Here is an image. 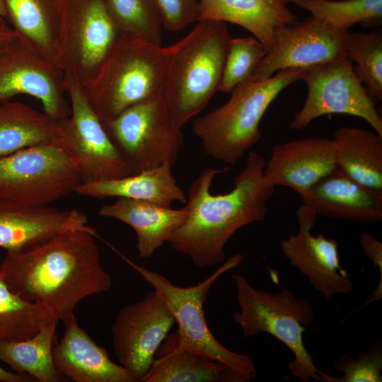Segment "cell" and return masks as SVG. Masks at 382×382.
Segmentation results:
<instances>
[{
    "instance_id": "e575fe53",
    "label": "cell",
    "mask_w": 382,
    "mask_h": 382,
    "mask_svg": "<svg viewBox=\"0 0 382 382\" xmlns=\"http://www.w3.org/2000/svg\"><path fill=\"white\" fill-rule=\"evenodd\" d=\"M163 28L176 32L192 23L199 18L198 0H156Z\"/></svg>"
},
{
    "instance_id": "30bf717a",
    "label": "cell",
    "mask_w": 382,
    "mask_h": 382,
    "mask_svg": "<svg viewBox=\"0 0 382 382\" xmlns=\"http://www.w3.org/2000/svg\"><path fill=\"white\" fill-rule=\"evenodd\" d=\"M120 34L104 0H62L54 63L65 76L83 86Z\"/></svg>"
},
{
    "instance_id": "ac0fdd59",
    "label": "cell",
    "mask_w": 382,
    "mask_h": 382,
    "mask_svg": "<svg viewBox=\"0 0 382 382\" xmlns=\"http://www.w3.org/2000/svg\"><path fill=\"white\" fill-rule=\"evenodd\" d=\"M335 168L333 139L313 137L274 145L263 174L268 185L290 187L299 195Z\"/></svg>"
},
{
    "instance_id": "4fadbf2b",
    "label": "cell",
    "mask_w": 382,
    "mask_h": 382,
    "mask_svg": "<svg viewBox=\"0 0 382 382\" xmlns=\"http://www.w3.org/2000/svg\"><path fill=\"white\" fill-rule=\"evenodd\" d=\"M21 94L38 99L43 111L57 121L71 114L64 72L16 33L0 48V103Z\"/></svg>"
},
{
    "instance_id": "cb8c5ba5",
    "label": "cell",
    "mask_w": 382,
    "mask_h": 382,
    "mask_svg": "<svg viewBox=\"0 0 382 382\" xmlns=\"http://www.w3.org/2000/svg\"><path fill=\"white\" fill-rule=\"evenodd\" d=\"M141 382H243L224 364L179 348L173 332L157 349Z\"/></svg>"
},
{
    "instance_id": "5bb4252c",
    "label": "cell",
    "mask_w": 382,
    "mask_h": 382,
    "mask_svg": "<svg viewBox=\"0 0 382 382\" xmlns=\"http://www.w3.org/2000/svg\"><path fill=\"white\" fill-rule=\"evenodd\" d=\"M175 323L171 309L156 289L141 300L124 306L110 329L114 353L120 364L141 381Z\"/></svg>"
},
{
    "instance_id": "603a6c76",
    "label": "cell",
    "mask_w": 382,
    "mask_h": 382,
    "mask_svg": "<svg viewBox=\"0 0 382 382\" xmlns=\"http://www.w3.org/2000/svg\"><path fill=\"white\" fill-rule=\"evenodd\" d=\"M171 167L163 164L118 179L81 183L74 192L98 199L127 197L166 207H171L175 202L185 204L187 198L173 175Z\"/></svg>"
},
{
    "instance_id": "f35d334b",
    "label": "cell",
    "mask_w": 382,
    "mask_h": 382,
    "mask_svg": "<svg viewBox=\"0 0 382 382\" xmlns=\"http://www.w3.org/2000/svg\"><path fill=\"white\" fill-rule=\"evenodd\" d=\"M6 20V12L3 1L0 0V28H4L7 26Z\"/></svg>"
},
{
    "instance_id": "7c38bea8",
    "label": "cell",
    "mask_w": 382,
    "mask_h": 382,
    "mask_svg": "<svg viewBox=\"0 0 382 382\" xmlns=\"http://www.w3.org/2000/svg\"><path fill=\"white\" fill-rule=\"evenodd\" d=\"M347 56L304 69L301 80L308 93L303 107L289 124L293 130L306 128L322 115L347 114L366 121L382 137V119Z\"/></svg>"
},
{
    "instance_id": "52a82bcc",
    "label": "cell",
    "mask_w": 382,
    "mask_h": 382,
    "mask_svg": "<svg viewBox=\"0 0 382 382\" xmlns=\"http://www.w3.org/2000/svg\"><path fill=\"white\" fill-rule=\"evenodd\" d=\"M121 257L165 299L178 325L173 335L179 348L222 363L243 382L255 377L256 369L248 356L227 349L216 339L208 327L203 309L212 286L221 275L243 262L242 254L234 255L205 279L186 287L177 286L165 276Z\"/></svg>"
},
{
    "instance_id": "8fae6325",
    "label": "cell",
    "mask_w": 382,
    "mask_h": 382,
    "mask_svg": "<svg viewBox=\"0 0 382 382\" xmlns=\"http://www.w3.org/2000/svg\"><path fill=\"white\" fill-rule=\"evenodd\" d=\"M71 114L58 121V144L72 160L81 183L131 175L125 161L90 105L82 86L64 75Z\"/></svg>"
},
{
    "instance_id": "d6986e66",
    "label": "cell",
    "mask_w": 382,
    "mask_h": 382,
    "mask_svg": "<svg viewBox=\"0 0 382 382\" xmlns=\"http://www.w3.org/2000/svg\"><path fill=\"white\" fill-rule=\"evenodd\" d=\"M61 340L53 346L52 358L59 374L74 382H137L138 378L98 345L76 318L64 325Z\"/></svg>"
},
{
    "instance_id": "836d02e7",
    "label": "cell",
    "mask_w": 382,
    "mask_h": 382,
    "mask_svg": "<svg viewBox=\"0 0 382 382\" xmlns=\"http://www.w3.org/2000/svg\"><path fill=\"white\" fill-rule=\"evenodd\" d=\"M341 377L322 373L318 382H381L382 381V349L380 341L359 352L357 359L342 354L334 363Z\"/></svg>"
},
{
    "instance_id": "d590c367",
    "label": "cell",
    "mask_w": 382,
    "mask_h": 382,
    "mask_svg": "<svg viewBox=\"0 0 382 382\" xmlns=\"http://www.w3.org/2000/svg\"><path fill=\"white\" fill-rule=\"evenodd\" d=\"M360 245L364 254L380 272L378 284L369 295L367 301L361 307L362 308L373 301H379L382 298V243L371 233L363 232L360 236Z\"/></svg>"
},
{
    "instance_id": "7402d4cb",
    "label": "cell",
    "mask_w": 382,
    "mask_h": 382,
    "mask_svg": "<svg viewBox=\"0 0 382 382\" xmlns=\"http://www.w3.org/2000/svg\"><path fill=\"white\" fill-rule=\"evenodd\" d=\"M198 21L214 20L238 25L270 51L276 28L296 21L287 6L291 0H198Z\"/></svg>"
},
{
    "instance_id": "f546056e",
    "label": "cell",
    "mask_w": 382,
    "mask_h": 382,
    "mask_svg": "<svg viewBox=\"0 0 382 382\" xmlns=\"http://www.w3.org/2000/svg\"><path fill=\"white\" fill-rule=\"evenodd\" d=\"M331 30L345 34L357 23L381 25L382 0H291Z\"/></svg>"
},
{
    "instance_id": "83f0119b",
    "label": "cell",
    "mask_w": 382,
    "mask_h": 382,
    "mask_svg": "<svg viewBox=\"0 0 382 382\" xmlns=\"http://www.w3.org/2000/svg\"><path fill=\"white\" fill-rule=\"evenodd\" d=\"M59 320L43 326L35 335L21 340L0 341V360L16 373L39 382H58L63 376L56 370L52 351Z\"/></svg>"
},
{
    "instance_id": "8d00e7d4",
    "label": "cell",
    "mask_w": 382,
    "mask_h": 382,
    "mask_svg": "<svg viewBox=\"0 0 382 382\" xmlns=\"http://www.w3.org/2000/svg\"><path fill=\"white\" fill-rule=\"evenodd\" d=\"M0 381L2 382H30L35 380L25 375L9 371L0 366Z\"/></svg>"
},
{
    "instance_id": "f1b7e54d",
    "label": "cell",
    "mask_w": 382,
    "mask_h": 382,
    "mask_svg": "<svg viewBox=\"0 0 382 382\" xmlns=\"http://www.w3.org/2000/svg\"><path fill=\"white\" fill-rule=\"evenodd\" d=\"M54 319L58 320L50 308L25 301L0 275V341L30 338Z\"/></svg>"
},
{
    "instance_id": "3957f363",
    "label": "cell",
    "mask_w": 382,
    "mask_h": 382,
    "mask_svg": "<svg viewBox=\"0 0 382 382\" xmlns=\"http://www.w3.org/2000/svg\"><path fill=\"white\" fill-rule=\"evenodd\" d=\"M231 37L226 23L203 20L167 47L164 93L178 127L198 115L219 90Z\"/></svg>"
},
{
    "instance_id": "9c48e42d",
    "label": "cell",
    "mask_w": 382,
    "mask_h": 382,
    "mask_svg": "<svg viewBox=\"0 0 382 382\" xmlns=\"http://www.w3.org/2000/svg\"><path fill=\"white\" fill-rule=\"evenodd\" d=\"M81 183L76 166L56 143L39 144L0 158V198L48 205Z\"/></svg>"
},
{
    "instance_id": "6da1fadb",
    "label": "cell",
    "mask_w": 382,
    "mask_h": 382,
    "mask_svg": "<svg viewBox=\"0 0 382 382\" xmlns=\"http://www.w3.org/2000/svg\"><path fill=\"white\" fill-rule=\"evenodd\" d=\"M96 230H71L26 252H7L0 275L29 302L50 308L64 325L83 299L108 291L112 278L103 267Z\"/></svg>"
},
{
    "instance_id": "44dd1931",
    "label": "cell",
    "mask_w": 382,
    "mask_h": 382,
    "mask_svg": "<svg viewBox=\"0 0 382 382\" xmlns=\"http://www.w3.org/2000/svg\"><path fill=\"white\" fill-rule=\"evenodd\" d=\"M98 214L131 226L137 234V249L141 258H149L186 219L187 209L160 206L146 201L117 197L103 205Z\"/></svg>"
},
{
    "instance_id": "4dcf8cb0",
    "label": "cell",
    "mask_w": 382,
    "mask_h": 382,
    "mask_svg": "<svg viewBox=\"0 0 382 382\" xmlns=\"http://www.w3.org/2000/svg\"><path fill=\"white\" fill-rule=\"evenodd\" d=\"M347 56L357 63L353 70L376 105L382 100V31L345 34Z\"/></svg>"
},
{
    "instance_id": "484cf974",
    "label": "cell",
    "mask_w": 382,
    "mask_h": 382,
    "mask_svg": "<svg viewBox=\"0 0 382 382\" xmlns=\"http://www.w3.org/2000/svg\"><path fill=\"white\" fill-rule=\"evenodd\" d=\"M337 168L362 186L382 193V137L358 127H343L334 134Z\"/></svg>"
},
{
    "instance_id": "d4e9b609",
    "label": "cell",
    "mask_w": 382,
    "mask_h": 382,
    "mask_svg": "<svg viewBox=\"0 0 382 382\" xmlns=\"http://www.w3.org/2000/svg\"><path fill=\"white\" fill-rule=\"evenodd\" d=\"M13 30L37 53L54 62L62 0H2Z\"/></svg>"
},
{
    "instance_id": "5b68a950",
    "label": "cell",
    "mask_w": 382,
    "mask_h": 382,
    "mask_svg": "<svg viewBox=\"0 0 382 382\" xmlns=\"http://www.w3.org/2000/svg\"><path fill=\"white\" fill-rule=\"evenodd\" d=\"M304 68L281 70L247 81L224 105L196 118L192 131L204 152L227 165L236 164L261 138L260 124L270 104L288 86L301 80Z\"/></svg>"
},
{
    "instance_id": "4316f807",
    "label": "cell",
    "mask_w": 382,
    "mask_h": 382,
    "mask_svg": "<svg viewBox=\"0 0 382 382\" xmlns=\"http://www.w3.org/2000/svg\"><path fill=\"white\" fill-rule=\"evenodd\" d=\"M52 143L58 144V121L23 103H0V158Z\"/></svg>"
},
{
    "instance_id": "d6a6232c",
    "label": "cell",
    "mask_w": 382,
    "mask_h": 382,
    "mask_svg": "<svg viewBox=\"0 0 382 382\" xmlns=\"http://www.w3.org/2000/svg\"><path fill=\"white\" fill-rule=\"evenodd\" d=\"M267 52V47L255 37H231L218 91L231 94L246 83Z\"/></svg>"
},
{
    "instance_id": "74e56055",
    "label": "cell",
    "mask_w": 382,
    "mask_h": 382,
    "mask_svg": "<svg viewBox=\"0 0 382 382\" xmlns=\"http://www.w3.org/2000/svg\"><path fill=\"white\" fill-rule=\"evenodd\" d=\"M16 32L8 25L0 28V48L6 43L14 35Z\"/></svg>"
},
{
    "instance_id": "ffe728a7",
    "label": "cell",
    "mask_w": 382,
    "mask_h": 382,
    "mask_svg": "<svg viewBox=\"0 0 382 382\" xmlns=\"http://www.w3.org/2000/svg\"><path fill=\"white\" fill-rule=\"evenodd\" d=\"M299 197L302 204L317 214L366 224L382 221V193L362 186L337 168Z\"/></svg>"
},
{
    "instance_id": "1f68e13d",
    "label": "cell",
    "mask_w": 382,
    "mask_h": 382,
    "mask_svg": "<svg viewBox=\"0 0 382 382\" xmlns=\"http://www.w3.org/2000/svg\"><path fill=\"white\" fill-rule=\"evenodd\" d=\"M121 34L161 45L162 18L156 0H104Z\"/></svg>"
},
{
    "instance_id": "9a60e30c",
    "label": "cell",
    "mask_w": 382,
    "mask_h": 382,
    "mask_svg": "<svg viewBox=\"0 0 382 382\" xmlns=\"http://www.w3.org/2000/svg\"><path fill=\"white\" fill-rule=\"evenodd\" d=\"M298 232L280 242L283 255L305 275L310 284L329 301L337 294L353 290L350 275L340 265L338 243L322 233L313 235L317 214L301 204L296 211Z\"/></svg>"
},
{
    "instance_id": "8992f818",
    "label": "cell",
    "mask_w": 382,
    "mask_h": 382,
    "mask_svg": "<svg viewBox=\"0 0 382 382\" xmlns=\"http://www.w3.org/2000/svg\"><path fill=\"white\" fill-rule=\"evenodd\" d=\"M240 310L233 314L245 338L259 332L275 337L294 354L289 364L291 374L303 382L318 380L322 374L303 342L305 328L314 320L311 304L289 289L273 293L254 288L242 274L232 276Z\"/></svg>"
},
{
    "instance_id": "7a4b0ae2",
    "label": "cell",
    "mask_w": 382,
    "mask_h": 382,
    "mask_svg": "<svg viewBox=\"0 0 382 382\" xmlns=\"http://www.w3.org/2000/svg\"><path fill=\"white\" fill-rule=\"evenodd\" d=\"M265 162L258 153L249 151L233 189L224 195H212L210 187L214 178L227 172L229 166L202 170L189 189L186 219L169 239L172 248L199 267L221 263L226 257L225 245L234 233L246 225L263 221L267 215L268 201L275 187L265 180Z\"/></svg>"
},
{
    "instance_id": "ba28073f",
    "label": "cell",
    "mask_w": 382,
    "mask_h": 382,
    "mask_svg": "<svg viewBox=\"0 0 382 382\" xmlns=\"http://www.w3.org/2000/svg\"><path fill=\"white\" fill-rule=\"evenodd\" d=\"M102 124L132 174L163 164L173 166L184 141L164 92Z\"/></svg>"
},
{
    "instance_id": "277c9868",
    "label": "cell",
    "mask_w": 382,
    "mask_h": 382,
    "mask_svg": "<svg viewBox=\"0 0 382 382\" xmlns=\"http://www.w3.org/2000/svg\"><path fill=\"white\" fill-rule=\"evenodd\" d=\"M167 47L120 34L89 81L84 94L102 123L164 92Z\"/></svg>"
},
{
    "instance_id": "e0dca14e",
    "label": "cell",
    "mask_w": 382,
    "mask_h": 382,
    "mask_svg": "<svg viewBox=\"0 0 382 382\" xmlns=\"http://www.w3.org/2000/svg\"><path fill=\"white\" fill-rule=\"evenodd\" d=\"M81 211L61 210L0 198V247L7 252L30 250L61 233L94 230Z\"/></svg>"
},
{
    "instance_id": "2e32d148",
    "label": "cell",
    "mask_w": 382,
    "mask_h": 382,
    "mask_svg": "<svg viewBox=\"0 0 382 382\" xmlns=\"http://www.w3.org/2000/svg\"><path fill=\"white\" fill-rule=\"evenodd\" d=\"M345 34L331 30L312 16L277 27L273 33V47L248 81L264 80L281 70L306 68L345 56Z\"/></svg>"
}]
</instances>
